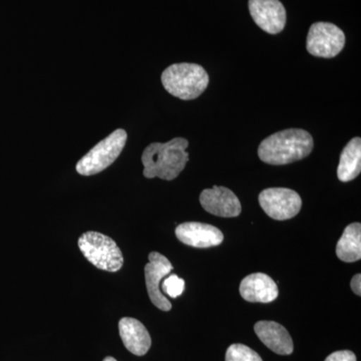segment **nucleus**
Instances as JSON below:
<instances>
[{
    "label": "nucleus",
    "mask_w": 361,
    "mask_h": 361,
    "mask_svg": "<svg viewBox=\"0 0 361 361\" xmlns=\"http://www.w3.org/2000/svg\"><path fill=\"white\" fill-rule=\"evenodd\" d=\"M189 142L184 137H175L170 142H153L145 149L142 155L144 176L147 179H176L186 167L189 154L186 149Z\"/></svg>",
    "instance_id": "1"
},
{
    "label": "nucleus",
    "mask_w": 361,
    "mask_h": 361,
    "mask_svg": "<svg viewBox=\"0 0 361 361\" xmlns=\"http://www.w3.org/2000/svg\"><path fill=\"white\" fill-rule=\"evenodd\" d=\"M313 147L314 141L307 130L288 129L263 140L258 148V156L269 165H287L310 156Z\"/></svg>",
    "instance_id": "2"
},
{
    "label": "nucleus",
    "mask_w": 361,
    "mask_h": 361,
    "mask_svg": "<svg viewBox=\"0 0 361 361\" xmlns=\"http://www.w3.org/2000/svg\"><path fill=\"white\" fill-rule=\"evenodd\" d=\"M161 84L172 96L191 101L205 92L209 75L203 66L196 63H175L161 73Z\"/></svg>",
    "instance_id": "3"
},
{
    "label": "nucleus",
    "mask_w": 361,
    "mask_h": 361,
    "mask_svg": "<svg viewBox=\"0 0 361 361\" xmlns=\"http://www.w3.org/2000/svg\"><path fill=\"white\" fill-rule=\"evenodd\" d=\"M78 247L85 257L99 269L116 272L123 267L122 251L106 235L92 231L84 233L78 239Z\"/></svg>",
    "instance_id": "4"
},
{
    "label": "nucleus",
    "mask_w": 361,
    "mask_h": 361,
    "mask_svg": "<svg viewBox=\"0 0 361 361\" xmlns=\"http://www.w3.org/2000/svg\"><path fill=\"white\" fill-rule=\"evenodd\" d=\"M127 132L116 130L109 137L96 145L77 164V172L82 176H92L110 167L121 155L127 142Z\"/></svg>",
    "instance_id": "5"
},
{
    "label": "nucleus",
    "mask_w": 361,
    "mask_h": 361,
    "mask_svg": "<svg viewBox=\"0 0 361 361\" xmlns=\"http://www.w3.org/2000/svg\"><path fill=\"white\" fill-rule=\"evenodd\" d=\"M345 44V35L334 23H313L308 32L306 49L317 58H336Z\"/></svg>",
    "instance_id": "6"
},
{
    "label": "nucleus",
    "mask_w": 361,
    "mask_h": 361,
    "mask_svg": "<svg viewBox=\"0 0 361 361\" xmlns=\"http://www.w3.org/2000/svg\"><path fill=\"white\" fill-rule=\"evenodd\" d=\"M259 204L272 219L283 221L295 217L302 207V200L293 190L269 188L259 195Z\"/></svg>",
    "instance_id": "7"
},
{
    "label": "nucleus",
    "mask_w": 361,
    "mask_h": 361,
    "mask_svg": "<svg viewBox=\"0 0 361 361\" xmlns=\"http://www.w3.org/2000/svg\"><path fill=\"white\" fill-rule=\"evenodd\" d=\"M173 269L174 267L167 257L161 255L159 252L149 253V263L145 266L147 290L152 303L163 311L172 310V304L161 291L160 283L164 278L172 272Z\"/></svg>",
    "instance_id": "8"
},
{
    "label": "nucleus",
    "mask_w": 361,
    "mask_h": 361,
    "mask_svg": "<svg viewBox=\"0 0 361 361\" xmlns=\"http://www.w3.org/2000/svg\"><path fill=\"white\" fill-rule=\"evenodd\" d=\"M249 11L256 25L270 33L277 35L286 25V11L279 0H249Z\"/></svg>",
    "instance_id": "9"
},
{
    "label": "nucleus",
    "mask_w": 361,
    "mask_h": 361,
    "mask_svg": "<svg viewBox=\"0 0 361 361\" xmlns=\"http://www.w3.org/2000/svg\"><path fill=\"white\" fill-rule=\"evenodd\" d=\"M200 203L207 212L223 218H234L241 214L242 206L236 195L226 187L214 186L200 195Z\"/></svg>",
    "instance_id": "10"
},
{
    "label": "nucleus",
    "mask_w": 361,
    "mask_h": 361,
    "mask_svg": "<svg viewBox=\"0 0 361 361\" xmlns=\"http://www.w3.org/2000/svg\"><path fill=\"white\" fill-rule=\"evenodd\" d=\"M176 236L182 243L195 248H210L220 245L223 233L212 225L198 222L183 223L176 228Z\"/></svg>",
    "instance_id": "11"
},
{
    "label": "nucleus",
    "mask_w": 361,
    "mask_h": 361,
    "mask_svg": "<svg viewBox=\"0 0 361 361\" xmlns=\"http://www.w3.org/2000/svg\"><path fill=\"white\" fill-rule=\"evenodd\" d=\"M240 294L248 302L270 303L277 298L279 292L272 278L264 273H254L242 280Z\"/></svg>",
    "instance_id": "12"
},
{
    "label": "nucleus",
    "mask_w": 361,
    "mask_h": 361,
    "mask_svg": "<svg viewBox=\"0 0 361 361\" xmlns=\"http://www.w3.org/2000/svg\"><path fill=\"white\" fill-rule=\"evenodd\" d=\"M259 339L280 355H289L293 353L294 345L290 334L284 326L274 322H259L254 326Z\"/></svg>",
    "instance_id": "13"
},
{
    "label": "nucleus",
    "mask_w": 361,
    "mask_h": 361,
    "mask_svg": "<svg viewBox=\"0 0 361 361\" xmlns=\"http://www.w3.org/2000/svg\"><path fill=\"white\" fill-rule=\"evenodd\" d=\"M121 338L126 348L133 355H146L152 345V339L145 325L135 318L123 317L118 322Z\"/></svg>",
    "instance_id": "14"
},
{
    "label": "nucleus",
    "mask_w": 361,
    "mask_h": 361,
    "mask_svg": "<svg viewBox=\"0 0 361 361\" xmlns=\"http://www.w3.org/2000/svg\"><path fill=\"white\" fill-rule=\"evenodd\" d=\"M361 172V139L353 137L342 151L337 177L341 182L355 180Z\"/></svg>",
    "instance_id": "15"
},
{
    "label": "nucleus",
    "mask_w": 361,
    "mask_h": 361,
    "mask_svg": "<svg viewBox=\"0 0 361 361\" xmlns=\"http://www.w3.org/2000/svg\"><path fill=\"white\" fill-rule=\"evenodd\" d=\"M337 257L343 262L353 263L361 258V225L353 223L344 230L336 246Z\"/></svg>",
    "instance_id": "16"
},
{
    "label": "nucleus",
    "mask_w": 361,
    "mask_h": 361,
    "mask_svg": "<svg viewBox=\"0 0 361 361\" xmlns=\"http://www.w3.org/2000/svg\"><path fill=\"white\" fill-rule=\"evenodd\" d=\"M226 361H263L253 349L244 344H232L226 353Z\"/></svg>",
    "instance_id": "17"
},
{
    "label": "nucleus",
    "mask_w": 361,
    "mask_h": 361,
    "mask_svg": "<svg viewBox=\"0 0 361 361\" xmlns=\"http://www.w3.org/2000/svg\"><path fill=\"white\" fill-rule=\"evenodd\" d=\"M161 290L166 295L172 297V298H177V297L182 295L185 290L184 279L176 274L170 275V276L165 278L163 283H161Z\"/></svg>",
    "instance_id": "18"
},
{
    "label": "nucleus",
    "mask_w": 361,
    "mask_h": 361,
    "mask_svg": "<svg viewBox=\"0 0 361 361\" xmlns=\"http://www.w3.org/2000/svg\"><path fill=\"white\" fill-rule=\"evenodd\" d=\"M325 361H356V356L350 350L336 351L327 356Z\"/></svg>",
    "instance_id": "19"
},
{
    "label": "nucleus",
    "mask_w": 361,
    "mask_h": 361,
    "mask_svg": "<svg viewBox=\"0 0 361 361\" xmlns=\"http://www.w3.org/2000/svg\"><path fill=\"white\" fill-rule=\"evenodd\" d=\"M351 289L355 292L356 295H361V275L356 274L355 277L351 280L350 283Z\"/></svg>",
    "instance_id": "20"
},
{
    "label": "nucleus",
    "mask_w": 361,
    "mask_h": 361,
    "mask_svg": "<svg viewBox=\"0 0 361 361\" xmlns=\"http://www.w3.org/2000/svg\"><path fill=\"white\" fill-rule=\"evenodd\" d=\"M103 361H118L115 360V358L111 357V356H108V357L104 358Z\"/></svg>",
    "instance_id": "21"
}]
</instances>
